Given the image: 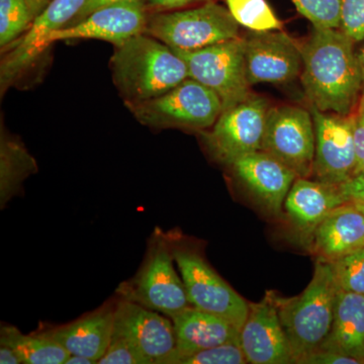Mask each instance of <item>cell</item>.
Returning a JSON list of instances; mask_svg holds the SVG:
<instances>
[{
  "label": "cell",
  "instance_id": "6da1fadb",
  "mask_svg": "<svg viewBox=\"0 0 364 364\" xmlns=\"http://www.w3.org/2000/svg\"><path fill=\"white\" fill-rule=\"evenodd\" d=\"M354 42L340 28H315L301 45V85L310 105L341 116L363 95V73Z\"/></svg>",
  "mask_w": 364,
  "mask_h": 364
},
{
  "label": "cell",
  "instance_id": "7a4b0ae2",
  "mask_svg": "<svg viewBox=\"0 0 364 364\" xmlns=\"http://www.w3.org/2000/svg\"><path fill=\"white\" fill-rule=\"evenodd\" d=\"M109 66L124 102L156 97L189 77L186 62L168 46L147 33L114 47Z\"/></svg>",
  "mask_w": 364,
  "mask_h": 364
},
{
  "label": "cell",
  "instance_id": "3957f363",
  "mask_svg": "<svg viewBox=\"0 0 364 364\" xmlns=\"http://www.w3.org/2000/svg\"><path fill=\"white\" fill-rule=\"evenodd\" d=\"M338 289L331 262L318 258L312 280L303 293L284 298L272 291L294 363L317 350L327 339Z\"/></svg>",
  "mask_w": 364,
  "mask_h": 364
},
{
  "label": "cell",
  "instance_id": "277c9868",
  "mask_svg": "<svg viewBox=\"0 0 364 364\" xmlns=\"http://www.w3.org/2000/svg\"><path fill=\"white\" fill-rule=\"evenodd\" d=\"M174 262L167 233L156 228L148 240L142 264L133 277L119 284L117 296L173 318L191 306Z\"/></svg>",
  "mask_w": 364,
  "mask_h": 364
},
{
  "label": "cell",
  "instance_id": "5b68a950",
  "mask_svg": "<svg viewBox=\"0 0 364 364\" xmlns=\"http://www.w3.org/2000/svg\"><path fill=\"white\" fill-rule=\"evenodd\" d=\"M167 238L191 305L219 316L241 330L247 318L249 303L210 267L198 246L176 232H167Z\"/></svg>",
  "mask_w": 364,
  "mask_h": 364
},
{
  "label": "cell",
  "instance_id": "8992f818",
  "mask_svg": "<svg viewBox=\"0 0 364 364\" xmlns=\"http://www.w3.org/2000/svg\"><path fill=\"white\" fill-rule=\"evenodd\" d=\"M124 105L144 126L198 133L212 128L223 112L214 91L191 77L156 97Z\"/></svg>",
  "mask_w": 364,
  "mask_h": 364
},
{
  "label": "cell",
  "instance_id": "52a82bcc",
  "mask_svg": "<svg viewBox=\"0 0 364 364\" xmlns=\"http://www.w3.org/2000/svg\"><path fill=\"white\" fill-rule=\"evenodd\" d=\"M239 23L215 1L193 9L150 13L145 33L172 50L191 52L240 37Z\"/></svg>",
  "mask_w": 364,
  "mask_h": 364
},
{
  "label": "cell",
  "instance_id": "ba28073f",
  "mask_svg": "<svg viewBox=\"0 0 364 364\" xmlns=\"http://www.w3.org/2000/svg\"><path fill=\"white\" fill-rule=\"evenodd\" d=\"M269 104L250 95L225 109L212 128L200 133L215 161L229 166L242 156L262 150Z\"/></svg>",
  "mask_w": 364,
  "mask_h": 364
},
{
  "label": "cell",
  "instance_id": "9c48e42d",
  "mask_svg": "<svg viewBox=\"0 0 364 364\" xmlns=\"http://www.w3.org/2000/svg\"><path fill=\"white\" fill-rule=\"evenodd\" d=\"M173 51L186 62L189 77L207 86L220 97L223 111L251 95L241 36L196 51Z\"/></svg>",
  "mask_w": 364,
  "mask_h": 364
},
{
  "label": "cell",
  "instance_id": "30bf717a",
  "mask_svg": "<svg viewBox=\"0 0 364 364\" xmlns=\"http://www.w3.org/2000/svg\"><path fill=\"white\" fill-rule=\"evenodd\" d=\"M262 151L284 163L298 177L313 176L316 135L310 109L291 105L269 107Z\"/></svg>",
  "mask_w": 364,
  "mask_h": 364
},
{
  "label": "cell",
  "instance_id": "8fae6325",
  "mask_svg": "<svg viewBox=\"0 0 364 364\" xmlns=\"http://www.w3.org/2000/svg\"><path fill=\"white\" fill-rule=\"evenodd\" d=\"M87 0H53L47 9L33 20L30 28L20 39L1 50L0 63V91L1 95L16 85L21 76L50 47L53 33L71 23Z\"/></svg>",
  "mask_w": 364,
  "mask_h": 364
},
{
  "label": "cell",
  "instance_id": "7c38bea8",
  "mask_svg": "<svg viewBox=\"0 0 364 364\" xmlns=\"http://www.w3.org/2000/svg\"><path fill=\"white\" fill-rule=\"evenodd\" d=\"M316 135L313 176L340 186L354 176L356 167L353 114L341 116L310 105Z\"/></svg>",
  "mask_w": 364,
  "mask_h": 364
},
{
  "label": "cell",
  "instance_id": "4fadbf2b",
  "mask_svg": "<svg viewBox=\"0 0 364 364\" xmlns=\"http://www.w3.org/2000/svg\"><path fill=\"white\" fill-rule=\"evenodd\" d=\"M243 38L249 85H282L298 78L303 70L301 45L282 31L250 32Z\"/></svg>",
  "mask_w": 364,
  "mask_h": 364
},
{
  "label": "cell",
  "instance_id": "5bb4252c",
  "mask_svg": "<svg viewBox=\"0 0 364 364\" xmlns=\"http://www.w3.org/2000/svg\"><path fill=\"white\" fill-rule=\"evenodd\" d=\"M112 337L133 345L150 364H169L176 352L173 323L166 316L119 299L114 304Z\"/></svg>",
  "mask_w": 364,
  "mask_h": 364
},
{
  "label": "cell",
  "instance_id": "9a60e30c",
  "mask_svg": "<svg viewBox=\"0 0 364 364\" xmlns=\"http://www.w3.org/2000/svg\"><path fill=\"white\" fill-rule=\"evenodd\" d=\"M149 11L145 0H128L95 9L74 25L53 33L49 45L59 41L93 39L111 43L114 47L145 33Z\"/></svg>",
  "mask_w": 364,
  "mask_h": 364
},
{
  "label": "cell",
  "instance_id": "2e32d148",
  "mask_svg": "<svg viewBox=\"0 0 364 364\" xmlns=\"http://www.w3.org/2000/svg\"><path fill=\"white\" fill-rule=\"evenodd\" d=\"M239 342L247 363H294L272 291L259 303H249L247 318L242 326Z\"/></svg>",
  "mask_w": 364,
  "mask_h": 364
},
{
  "label": "cell",
  "instance_id": "e0dca14e",
  "mask_svg": "<svg viewBox=\"0 0 364 364\" xmlns=\"http://www.w3.org/2000/svg\"><path fill=\"white\" fill-rule=\"evenodd\" d=\"M234 176L261 207L279 215L284 207L296 173L264 151L250 153L229 165Z\"/></svg>",
  "mask_w": 364,
  "mask_h": 364
},
{
  "label": "cell",
  "instance_id": "ac0fdd59",
  "mask_svg": "<svg viewBox=\"0 0 364 364\" xmlns=\"http://www.w3.org/2000/svg\"><path fill=\"white\" fill-rule=\"evenodd\" d=\"M114 303L105 304L83 317L44 332L69 354L100 360L109 348L114 333Z\"/></svg>",
  "mask_w": 364,
  "mask_h": 364
},
{
  "label": "cell",
  "instance_id": "d6986e66",
  "mask_svg": "<svg viewBox=\"0 0 364 364\" xmlns=\"http://www.w3.org/2000/svg\"><path fill=\"white\" fill-rule=\"evenodd\" d=\"M312 235L314 252L333 262L364 248V215L353 202L344 203L318 223Z\"/></svg>",
  "mask_w": 364,
  "mask_h": 364
},
{
  "label": "cell",
  "instance_id": "ffe728a7",
  "mask_svg": "<svg viewBox=\"0 0 364 364\" xmlns=\"http://www.w3.org/2000/svg\"><path fill=\"white\" fill-rule=\"evenodd\" d=\"M171 321L176 332V352L170 359L169 364L173 363L181 356L228 342L239 341L240 330L233 324L219 316L203 312L193 306L177 314Z\"/></svg>",
  "mask_w": 364,
  "mask_h": 364
},
{
  "label": "cell",
  "instance_id": "44dd1931",
  "mask_svg": "<svg viewBox=\"0 0 364 364\" xmlns=\"http://www.w3.org/2000/svg\"><path fill=\"white\" fill-rule=\"evenodd\" d=\"M346 203L339 186L296 177L284 207L294 226L312 233L333 210Z\"/></svg>",
  "mask_w": 364,
  "mask_h": 364
},
{
  "label": "cell",
  "instance_id": "7402d4cb",
  "mask_svg": "<svg viewBox=\"0 0 364 364\" xmlns=\"http://www.w3.org/2000/svg\"><path fill=\"white\" fill-rule=\"evenodd\" d=\"M320 348L339 352L364 363V296L340 291L331 331Z\"/></svg>",
  "mask_w": 364,
  "mask_h": 364
},
{
  "label": "cell",
  "instance_id": "603a6c76",
  "mask_svg": "<svg viewBox=\"0 0 364 364\" xmlns=\"http://www.w3.org/2000/svg\"><path fill=\"white\" fill-rule=\"evenodd\" d=\"M38 164L20 139L11 135L1 124L0 133V207L6 208L20 195L26 178L37 173Z\"/></svg>",
  "mask_w": 364,
  "mask_h": 364
},
{
  "label": "cell",
  "instance_id": "cb8c5ba5",
  "mask_svg": "<svg viewBox=\"0 0 364 364\" xmlns=\"http://www.w3.org/2000/svg\"><path fill=\"white\" fill-rule=\"evenodd\" d=\"M0 342L13 347L23 364H64L69 356L68 352L44 331L26 335L14 326L2 324Z\"/></svg>",
  "mask_w": 364,
  "mask_h": 364
},
{
  "label": "cell",
  "instance_id": "d4e9b609",
  "mask_svg": "<svg viewBox=\"0 0 364 364\" xmlns=\"http://www.w3.org/2000/svg\"><path fill=\"white\" fill-rule=\"evenodd\" d=\"M239 26L251 32L282 31V23L267 0H225Z\"/></svg>",
  "mask_w": 364,
  "mask_h": 364
},
{
  "label": "cell",
  "instance_id": "484cf974",
  "mask_svg": "<svg viewBox=\"0 0 364 364\" xmlns=\"http://www.w3.org/2000/svg\"><path fill=\"white\" fill-rule=\"evenodd\" d=\"M33 18L25 0H0V47L6 49L30 28Z\"/></svg>",
  "mask_w": 364,
  "mask_h": 364
},
{
  "label": "cell",
  "instance_id": "4316f807",
  "mask_svg": "<svg viewBox=\"0 0 364 364\" xmlns=\"http://www.w3.org/2000/svg\"><path fill=\"white\" fill-rule=\"evenodd\" d=\"M340 291L364 296V248L331 262Z\"/></svg>",
  "mask_w": 364,
  "mask_h": 364
},
{
  "label": "cell",
  "instance_id": "83f0119b",
  "mask_svg": "<svg viewBox=\"0 0 364 364\" xmlns=\"http://www.w3.org/2000/svg\"><path fill=\"white\" fill-rule=\"evenodd\" d=\"M315 28H339L342 0H291Z\"/></svg>",
  "mask_w": 364,
  "mask_h": 364
},
{
  "label": "cell",
  "instance_id": "f1b7e54d",
  "mask_svg": "<svg viewBox=\"0 0 364 364\" xmlns=\"http://www.w3.org/2000/svg\"><path fill=\"white\" fill-rule=\"evenodd\" d=\"M240 342L232 341L177 358L172 364H245Z\"/></svg>",
  "mask_w": 364,
  "mask_h": 364
},
{
  "label": "cell",
  "instance_id": "f546056e",
  "mask_svg": "<svg viewBox=\"0 0 364 364\" xmlns=\"http://www.w3.org/2000/svg\"><path fill=\"white\" fill-rule=\"evenodd\" d=\"M339 28L354 43L364 40V0H342Z\"/></svg>",
  "mask_w": 364,
  "mask_h": 364
},
{
  "label": "cell",
  "instance_id": "4dcf8cb0",
  "mask_svg": "<svg viewBox=\"0 0 364 364\" xmlns=\"http://www.w3.org/2000/svg\"><path fill=\"white\" fill-rule=\"evenodd\" d=\"M97 364H150V361L126 340L112 337L109 348Z\"/></svg>",
  "mask_w": 364,
  "mask_h": 364
},
{
  "label": "cell",
  "instance_id": "1f68e13d",
  "mask_svg": "<svg viewBox=\"0 0 364 364\" xmlns=\"http://www.w3.org/2000/svg\"><path fill=\"white\" fill-rule=\"evenodd\" d=\"M353 136L355 144V174L364 173V95H361L353 112Z\"/></svg>",
  "mask_w": 364,
  "mask_h": 364
},
{
  "label": "cell",
  "instance_id": "d6a6232c",
  "mask_svg": "<svg viewBox=\"0 0 364 364\" xmlns=\"http://www.w3.org/2000/svg\"><path fill=\"white\" fill-rule=\"evenodd\" d=\"M298 364H361L358 359L349 358L339 352L318 348L304 356Z\"/></svg>",
  "mask_w": 364,
  "mask_h": 364
},
{
  "label": "cell",
  "instance_id": "836d02e7",
  "mask_svg": "<svg viewBox=\"0 0 364 364\" xmlns=\"http://www.w3.org/2000/svg\"><path fill=\"white\" fill-rule=\"evenodd\" d=\"M208 1H215V0H145V4L149 13H158V11L186 9L188 6Z\"/></svg>",
  "mask_w": 364,
  "mask_h": 364
},
{
  "label": "cell",
  "instance_id": "e575fe53",
  "mask_svg": "<svg viewBox=\"0 0 364 364\" xmlns=\"http://www.w3.org/2000/svg\"><path fill=\"white\" fill-rule=\"evenodd\" d=\"M348 202H364V173L355 174L339 186Z\"/></svg>",
  "mask_w": 364,
  "mask_h": 364
},
{
  "label": "cell",
  "instance_id": "d590c367",
  "mask_svg": "<svg viewBox=\"0 0 364 364\" xmlns=\"http://www.w3.org/2000/svg\"><path fill=\"white\" fill-rule=\"evenodd\" d=\"M128 1V0H87L85 6H83V9H81L80 13L78 14V16L74 18L73 21L69 23L68 26L74 25V23H78L83 18H86L88 14L95 11V9H100V7L109 6V4H117V2H123Z\"/></svg>",
  "mask_w": 364,
  "mask_h": 364
},
{
  "label": "cell",
  "instance_id": "8d00e7d4",
  "mask_svg": "<svg viewBox=\"0 0 364 364\" xmlns=\"http://www.w3.org/2000/svg\"><path fill=\"white\" fill-rule=\"evenodd\" d=\"M0 363L1 364H20L21 360L13 347L0 342Z\"/></svg>",
  "mask_w": 364,
  "mask_h": 364
},
{
  "label": "cell",
  "instance_id": "74e56055",
  "mask_svg": "<svg viewBox=\"0 0 364 364\" xmlns=\"http://www.w3.org/2000/svg\"><path fill=\"white\" fill-rule=\"evenodd\" d=\"M25 1L33 20H35L38 16H40L47 9V6L51 4L53 0H25Z\"/></svg>",
  "mask_w": 364,
  "mask_h": 364
},
{
  "label": "cell",
  "instance_id": "f35d334b",
  "mask_svg": "<svg viewBox=\"0 0 364 364\" xmlns=\"http://www.w3.org/2000/svg\"><path fill=\"white\" fill-rule=\"evenodd\" d=\"M64 364H97V361L92 360L85 356L73 355V354H69L68 358H67L66 363Z\"/></svg>",
  "mask_w": 364,
  "mask_h": 364
},
{
  "label": "cell",
  "instance_id": "ab89813d",
  "mask_svg": "<svg viewBox=\"0 0 364 364\" xmlns=\"http://www.w3.org/2000/svg\"><path fill=\"white\" fill-rule=\"evenodd\" d=\"M358 58H359V63H360V67H361V73H363V95H364V48L363 49V51H361L360 54L358 55Z\"/></svg>",
  "mask_w": 364,
  "mask_h": 364
},
{
  "label": "cell",
  "instance_id": "60d3db41",
  "mask_svg": "<svg viewBox=\"0 0 364 364\" xmlns=\"http://www.w3.org/2000/svg\"><path fill=\"white\" fill-rule=\"evenodd\" d=\"M356 208L364 215V202H353Z\"/></svg>",
  "mask_w": 364,
  "mask_h": 364
}]
</instances>
